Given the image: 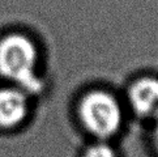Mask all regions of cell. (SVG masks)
<instances>
[{"label": "cell", "instance_id": "obj_6", "mask_svg": "<svg viewBox=\"0 0 158 157\" xmlns=\"http://www.w3.org/2000/svg\"><path fill=\"white\" fill-rule=\"evenodd\" d=\"M152 142H153L154 149L158 155V115L154 118V126H153V134H152Z\"/></svg>", "mask_w": 158, "mask_h": 157}, {"label": "cell", "instance_id": "obj_1", "mask_svg": "<svg viewBox=\"0 0 158 157\" xmlns=\"http://www.w3.org/2000/svg\"><path fill=\"white\" fill-rule=\"evenodd\" d=\"M38 47L31 38L10 33L0 39V75L29 94L42 89L38 76Z\"/></svg>", "mask_w": 158, "mask_h": 157}, {"label": "cell", "instance_id": "obj_3", "mask_svg": "<svg viewBox=\"0 0 158 157\" xmlns=\"http://www.w3.org/2000/svg\"><path fill=\"white\" fill-rule=\"evenodd\" d=\"M128 102L139 117L156 118L158 115V78L144 76L131 84Z\"/></svg>", "mask_w": 158, "mask_h": 157}, {"label": "cell", "instance_id": "obj_5", "mask_svg": "<svg viewBox=\"0 0 158 157\" xmlns=\"http://www.w3.org/2000/svg\"><path fill=\"white\" fill-rule=\"evenodd\" d=\"M84 157H118L115 149L105 142H98L85 151Z\"/></svg>", "mask_w": 158, "mask_h": 157}, {"label": "cell", "instance_id": "obj_4", "mask_svg": "<svg viewBox=\"0 0 158 157\" xmlns=\"http://www.w3.org/2000/svg\"><path fill=\"white\" fill-rule=\"evenodd\" d=\"M29 113V93L19 87L0 88V127L12 128Z\"/></svg>", "mask_w": 158, "mask_h": 157}, {"label": "cell", "instance_id": "obj_2", "mask_svg": "<svg viewBox=\"0 0 158 157\" xmlns=\"http://www.w3.org/2000/svg\"><path fill=\"white\" fill-rule=\"evenodd\" d=\"M78 115L84 127L99 139H107L119 132L124 119L118 98L102 89L88 92L81 98Z\"/></svg>", "mask_w": 158, "mask_h": 157}]
</instances>
